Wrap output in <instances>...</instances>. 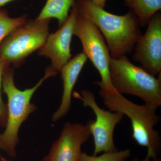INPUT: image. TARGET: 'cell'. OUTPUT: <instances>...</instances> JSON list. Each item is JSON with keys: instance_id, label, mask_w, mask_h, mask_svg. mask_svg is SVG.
<instances>
[{"instance_id": "cell-1", "label": "cell", "mask_w": 161, "mask_h": 161, "mask_svg": "<svg viewBox=\"0 0 161 161\" xmlns=\"http://www.w3.org/2000/svg\"><path fill=\"white\" fill-rule=\"evenodd\" d=\"M74 7L100 31L111 58L117 59L132 53L142 36L139 21L132 10L123 15L112 14L92 0H76Z\"/></svg>"}, {"instance_id": "cell-2", "label": "cell", "mask_w": 161, "mask_h": 161, "mask_svg": "<svg viewBox=\"0 0 161 161\" xmlns=\"http://www.w3.org/2000/svg\"><path fill=\"white\" fill-rule=\"evenodd\" d=\"M105 105L110 111L121 113L131 121L132 137L136 143L147 149L146 157L158 158L161 150V138L155 127L160 122L161 117L157 113L158 107L146 104L138 105L117 92L99 91Z\"/></svg>"}, {"instance_id": "cell-3", "label": "cell", "mask_w": 161, "mask_h": 161, "mask_svg": "<svg viewBox=\"0 0 161 161\" xmlns=\"http://www.w3.org/2000/svg\"><path fill=\"white\" fill-rule=\"evenodd\" d=\"M14 70L9 67L3 74L2 80L3 92L6 94L8 100L7 120L6 129L0 134V149L9 156L16 155V147L19 143L18 133L22 124L36 107L31 103L35 92L47 78L52 77L45 71V75L36 85L31 88L21 91L15 85Z\"/></svg>"}, {"instance_id": "cell-4", "label": "cell", "mask_w": 161, "mask_h": 161, "mask_svg": "<svg viewBox=\"0 0 161 161\" xmlns=\"http://www.w3.org/2000/svg\"><path fill=\"white\" fill-rule=\"evenodd\" d=\"M109 73L111 83L117 93L139 97L146 104L161 105V73L155 78L133 64L127 56L111 58Z\"/></svg>"}, {"instance_id": "cell-5", "label": "cell", "mask_w": 161, "mask_h": 161, "mask_svg": "<svg viewBox=\"0 0 161 161\" xmlns=\"http://www.w3.org/2000/svg\"><path fill=\"white\" fill-rule=\"evenodd\" d=\"M50 19L26 22L9 34L0 44V57L18 68L40 49L49 35Z\"/></svg>"}, {"instance_id": "cell-6", "label": "cell", "mask_w": 161, "mask_h": 161, "mask_svg": "<svg viewBox=\"0 0 161 161\" xmlns=\"http://www.w3.org/2000/svg\"><path fill=\"white\" fill-rule=\"evenodd\" d=\"M77 13L74 35L79 38L83 47L82 52L100 75L101 80L95 81L94 83L99 87L101 92H116L110 79L109 64L111 57L103 36L94 23L77 11Z\"/></svg>"}, {"instance_id": "cell-7", "label": "cell", "mask_w": 161, "mask_h": 161, "mask_svg": "<svg viewBox=\"0 0 161 161\" xmlns=\"http://www.w3.org/2000/svg\"><path fill=\"white\" fill-rule=\"evenodd\" d=\"M73 95L82 102L84 106L91 108L96 116L95 120L87 122L91 135L94 138L93 155H97L102 152L117 150L114 142V130L116 126L123 119V114L101 108L96 102L93 92L89 90H82L80 93L75 92Z\"/></svg>"}, {"instance_id": "cell-8", "label": "cell", "mask_w": 161, "mask_h": 161, "mask_svg": "<svg viewBox=\"0 0 161 161\" xmlns=\"http://www.w3.org/2000/svg\"><path fill=\"white\" fill-rule=\"evenodd\" d=\"M77 15V11L73 7L66 22L57 31L49 34L45 43L39 49L38 54L51 60V65L47 70L53 76L60 73L64 65L71 59V43Z\"/></svg>"}, {"instance_id": "cell-9", "label": "cell", "mask_w": 161, "mask_h": 161, "mask_svg": "<svg viewBox=\"0 0 161 161\" xmlns=\"http://www.w3.org/2000/svg\"><path fill=\"white\" fill-rule=\"evenodd\" d=\"M146 33L136 44L133 60L145 71L155 76L161 73V14L151 18Z\"/></svg>"}, {"instance_id": "cell-10", "label": "cell", "mask_w": 161, "mask_h": 161, "mask_svg": "<svg viewBox=\"0 0 161 161\" xmlns=\"http://www.w3.org/2000/svg\"><path fill=\"white\" fill-rule=\"evenodd\" d=\"M91 136L87 124L66 123L43 161H78L82 153L81 146Z\"/></svg>"}, {"instance_id": "cell-11", "label": "cell", "mask_w": 161, "mask_h": 161, "mask_svg": "<svg viewBox=\"0 0 161 161\" xmlns=\"http://www.w3.org/2000/svg\"><path fill=\"white\" fill-rule=\"evenodd\" d=\"M87 60L86 56L82 52L71 59L61 69L60 73L63 80V94L60 106L53 115L54 122L63 118L69 112L74 86Z\"/></svg>"}, {"instance_id": "cell-12", "label": "cell", "mask_w": 161, "mask_h": 161, "mask_svg": "<svg viewBox=\"0 0 161 161\" xmlns=\"http://www.w3.org/2000/svg\"><path fill=\"white\" fill-rule=\"evenodd\" d=\"M76 0H47L46 4L36 20L54 18L58 19L59 27L66 22L71 8L75 6Z\"/></svg>"}, {"instance_id": "cell-13", "label": "cell", "mask_w": 161, "mask_h": 161, "mask_svg": "<svg viewBox=\"0 0 161 161\" xmlns=\"http://www.w3.org/2000/svg\"><path fill=\"white\" fill-rule=\"evenodd\" d=\"M126 6L135 14L140 24L146 26L151 18L161 9V0H131Z\"/></svg>"}, {"instance_id": "cell-14", "label": "cell", "mask_w": 161, "mask_h": 161, "mask_svg": "<svg viewBox=\"0 0 161 161\" xmlns=\"http://www.w3.org/2000/svg\"><path fill=\"white\" fill-rule=\"evenodd\" d=\"M26 22V15L12 18L6 10H0V44L9 34Z\"/></svg>"}, {"instance_id": "cell-15", "label": "cell", "mask_w": 161, "mask_h": 161, "mask_svg": "<svg viewBox=\"0 0 161 161\" xmlns=\"http://www.w3.org/2000/svg\"><path fill=\"white\" fill-rule=\"evenodd\" d=\"M131 154L130 149L104 152L98 156H91L82 152L78 161H125Z\"/></svg>"}, {"instance_id": "cell-16", "label": "cell", "mask_w": 161, "mask_h": 161, "mask_svg": "<svg viewBox=\"0 0 161 161\" xmlns=\"http://www.w3.org/2000/svg\"><path fill=\"white\" fill-rule=\"evenodd\" d=\"M10 64L3 58L0 57V125L6 126L7 120V106L3 102L2 98L1 89L3 74L6 70L9 67Z\"/></svg>"}, {"instance_id": "cell-17", "label": "cell", "mask_w": 161, "mask_h": 161, "mask_svg": "<svg viewBox=\"0 0 161 161\" xmlns=\"http://www.w3.org/2000/svg\"><path fill=\"white\" fill-rule=\"evenodd\" d=\"M93 3L102 8H104L107 0H92Z\"/></svg>"}, {"instance_id": "cell-18", "label": "cell", "mask_w": 161, "mask_h": 161, "mask_svg": "<svg viewBox=\"0 0 161 161\" xmlns=\"http://www.w3.org/2000/svg\"><path fill=\"white\" fill-rule=\"evenodd\" d=\"M132 161H161V160L159 158L155 159L153 160L146 157V158L142 159H139L138 158H135L133 159Z\"/></svg>"}, {"instance_id": "cell-19", "label": "cell", "mask_w": 161, "mask_h": 161, "mask_svg": "<svg viewBox=\"0 0 161 161\" xmlns=\"http://www.w3.org/2000/svg\"><path fill=\"white\" fill-rule=\"evenodd\" d=\"M12 1L13 0H0V7Z\"/></svg>"}, {"instance_id": "cell-20", "label": "cell", "mask_w": 161, "mask_h": 161, "mask_svg": "<svg viewBox=\"0 0 161 161\" xmlns=\"http://www.w3.org/2000/svg\"><path fill=\"white\" fill-rule=\"evenodd\" d=\"M125 2L126 5H127V4H129L131 2V0H125Z\"/></svg>"}]
</instances>
